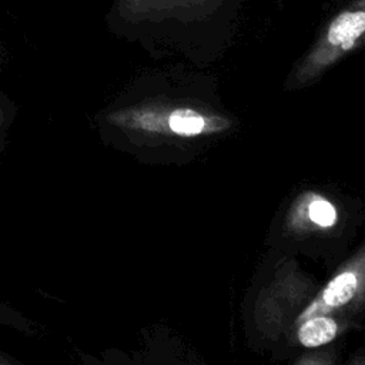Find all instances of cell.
<instances>
[{"instance_id":"6da1fadb","label":"cell","mask_w":365,"mask_h":365,"mask_svg":"<svg viewBox=\"0 0 365 365\" xmlns=\"http://www.w3.org/2000/svg\"><path fill=\"white\" fill-rule=\"evenodd\" d=\"M358 287V278L354 272H342L336 275L322 291L318 301H315L301 317L299 319H307L309 317H314L315 314L328 312L332 308H339L345 304H348Z\"/></svg>"},{"instance_id":"7a4b0ae2","label":"cell","mask_w":365,"mask_h":365,"mask_svg":"<svg viewBox=\"0 0 365 365\" xmlns=\"http://www.w3.org/2000/svg\"><path fill=\"white\" fill-rule=\"evenodd\" d=\"M365 33V4L339 14L329 26L327 41L332 47L349 50Z\"/></svg>"},{"instance_id":"3957f363","label":"cell","mask_w":365,"mask_h":365,"mask_svg":"<svg viewBox=\"0 0 365 365\" xmlns=\"http://www.w3.org/2000/svg\"><path fill=\"white\" fill-rule=\"evenodd\" d=\"M338 331L336 322L324 315L309 317L298 329V339L304 346L314 348L331 342Z\"/></svg>"},{"instance_id":"277c9868","label":"cell","mask_w":365,"mask_h":365,"mask_svg":"<svg viewBox=\"0 0 365 365\" xmlns=\"http://www.w3.org/2000/svg\"><path fill=\"white\" fill-rule=\"evenodd\" d=\"M168 127L180 135H195L205 130L207 123L202 115L192 110H177L168 117Z\"/></svg>"},{"instance_id":"5b68a950","label":"cell","mask_w":365,"mask_h":365,"mask_svg":"<svg viewBox=\"0 0 365 365\" xmlns=\"http://www.w3.org/2000/svg\"><path fill=\"white\" fill-rule=\"evenodd\" d=\"M309 218L321 225V227H331L336 221V211L332 204L325 200H315L309 204Z\"/></svg>"}]
</instances>
